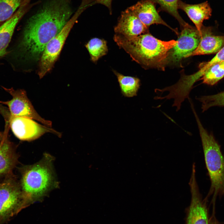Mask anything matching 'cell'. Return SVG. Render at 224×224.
Returning a JSON list of instances; mask_svg holds the SVG:
<instances>
[{"label": "cell", "instance_id": "obj_1", "mask_svg": "<svg viewBox=\"0 0 224 224\" xmlns=\"http://www.w3.org/2000/svg\"><path fill=\"white\" fill-rule=\"evenodd\" d=\"M72 0H45L28 20L15 47L7 51L10 63L17 60H38L48 42L73 16Z\"/></svg>", "mask_w": 224, "mask_h": 224}, {"label": "cell", "instance_id": "obj_2", "mask_svg": "<svg viewBox=\"0 0 224 224\" xmlns=\"http://www.w3.org/2000/svg\"><path fill=\"white\" fill-rule=\"evenodd\" d=\"M113 39L119 47L142 67L162 70L167 63L170 50L177 42L174 40L162 41L149 33L130 38L115 34Z\"/></svg>", "mask_w": 224, "mask_h": 224}, {"label": "cell", "instance_id": "obj_3", "mask_svg": "<svg viewBox=\"0 0 224 224\" xmlns=\"http://www.w3.org/2000/svg\"><path fill=\"white\" fill-rule=\"evenodd\" d=\"M54 158L44 153L41 159L19 168L21 191L28 206L42 201L50 192L59 187L53 166Z\"/></svg>", "mask_w": 224, "mask_h": 224}, {"label": "cell", "instance_id": "obj_4", "mask_svg": "<svg viewBox=\"0 0 224 224\" xmlns=\"http://www.w3.org/2000/svg\"><path fill=\"white\" fill-rule=\"evenodd\" d=\"M193 112L196 121L201 138L205 162L211 182L209 194L213 200L224 194V156L219 144L213 135L203 126L195 110Z\"/></svg>", "mask_w": 224, "mask_h": 224}, {"label": "cell", "instance_id": "obj_5", "mask_svg": "<svg viewBox=\"0 0 224 224\" xmlns=\"http://www.w3.org/2000/svg\"><path fill=\"white\" fill-rule=\"evenodd\" d=\"M27 207L14 173L0 181V224L7 222Z\"/></svg>", "mask_w": 224, "mask_h": 224}, {"label": "cell", "instance_id": "obj_6", "mask_svg": "<svg viewBox=\"0 0 224 224\" xmlns=\"http://www.w3.org/2000/svg\"><path fill=\"white\" fill-rule=\"evenodd\" d=\"M83 10L80 6L61 31L46 45L40 58L38 72L40 78L52 69L70 30Z\"/></svg>", "mask_w": 224, "mask_h": 224}, {"label": "cell", "instance_id": "obj_7", "mask_svg": "<svg viewBox=\"0 0 224 224\" xmlns=\"http://www.w3.org/2000/svg\"><path fill=\"white\" fill-rule=\"evenodd\" d=\"M4 89L12 96L11 100L2 102L7 106L10 116L31 118L47 126L52 127V122L42 118L35 110L25 91L23 89L15 90L13 88Z\"/></svg>", "mask_w": 224, "mask_h": 224}, {"label": "cell", "instance_id": "obj_8", "mask_svg": "<svg viewBox=\"0 0 224 224\" xmlns=\"http://www.w3.org/2000/svg\"><path fill=\"white\" fill-rule=\"evenodd\" d=\"M8 124L15 136L22 141H33L48 133L59 137L61 135V133L51 127L40 124L28 118L10 116Z\"/></svg>", "mask_w": 224, "mask_h": 224}, {"label": "cell", "instance_id": "obj_9", "mask_svg": "<svg viewBox=\"0 0 224 224\" xmlns=\"http://www.w3.org/2000/svg\"><path fill=\"white\" fill-rule=\"evenodd\" d=\"M189 185L191 199L190 205L186 210V224H209L207 199H203L199 192L194 166L192 167Z\"/></svg>", "mask_w": 224, "mask_h": 224}, {"label": "cell", "instance_id": "obj_10", "mask_svg": "<svg viewBox=\"0 0 224 224\" xmlns=\"http://www.w3.org/2000/svg\"><path fill=\"white\" fill-rule=\"evenodd\" d=\"M201 38V34L195 28L188 24L182 28L175 45L170 50L167 60L169 62H179L195 50Z\"/></svg>", "mask_w": 224, "mask_h": 224}, {"label": "cell", "instance_id": "obj_11", "mask_svg": "<svg viewBox=\"0 0 224 224\" xmlns=\"http://www.w3.org/2000/svg\"><path fill=\"white\" fill-rule=\"evenodd\" d=\"M28 0L22 4L13 16L0 26V61L5 57L15 29L18 23L30 9L39 4L38 1L31 3Z\"/></svg>", "mask_w": 224, "mask_h": 224}, {"label": "cell", "instance_id": "obj_12", "mask_svg": "<svg viewBox=\"0 0 224 224\" xmlns=\"http://www.w3.org/2000/svg\"><path fill=\"white\" fill-rule=\"evenodd\" d=\"M148 28L128 8L121 13L114 31L116 34L130 38L148 33Z\"/></svg>", "mask_w": 224, "mask_h": 224}, {"label": "cell", "instance_id": "obj_13", "mask_svg": "<svg viewBox=\"0 0 224 224\" xmlns=\"http://www.w3.org/2000/svg\"><path fill=\"white\" fill-rule=\"evenodd\" d=\"M6 134L0 142V181L13 174L18 163L16 147Z\"/></svg>", "mask_w": 224, "mask_h": 224}, {"label": "cell", "instance_id": "obj_14", "mask_svg": "<svg viewBox=\"0 0 224 224\" xmlns=\"http://www.w3.org/2000/svg\"><path fill=\"white\" fill-rule=\"evenodd\" d=\"M156 4L149 0H141L128 8L147 27L152 24H162L177 32L168 25L161 18L156 8Z\"/></svg>", "mask_w": 224, "mask_h": 224}, {"label": "cell", "instance_id": "obj_15", "mask_svg": "<svg viewBox=\"0 0 224 224\" xmlns=\"http://www.w3.org/2000/svg\"><path fill=\"white\" fill-rule=\"evenodd\" d=\"M201 32V38L198 47L185 58L217 53L224 46V35H213L211 27L203 26Z\"/></svg>", "mask_w": 224, "mask_h": 224}, {"label": "cell", "instance_id": "obj_16", "mask_svg": "<svg viewBox=\"0 0 224 224\" xmlns=\"http://www.w3.org/2000/svg\"><path fill=\"white\" fill-rule=\"evenodd\" d=\"M178 9L182 10L186 14L201 34L203 21L208 19L212 15V9L208 2L206 1L199 4H191L180 0Z\"/></svg>", "mask_w": 224, "mask_h": 224}, {"label": "cell", "instance_id": "obj_17", "mask_svg": "<svg viewBox=\"0 0 224 224\" xmlns=\"http://www.w3.org/2000/svg\"><path fill=\"white\" fill-rule=\"evenodd\" d=\"M121 93L125 97L130 98L136 96L140 86V80L138 77L124 75L115 70Z\"/></svg>", "mask_w": 224, "mask_h": 224}, {"label": "cell", "instance_id": "obj_18", "mask_svg": "<svg viewBox=\"0 0 224 224\" xmlns=\"http://www.w3.org/2000/svg\"><path fill=\"white\" fill-rule=\"evenodd\" d=\"M224 77V60L211 66L204 72L200 79L203 83L213 86Z\"/></svg>", "mask_w": 224, "mask_h": 224}, {"label": "cell", "instance_id": "obj_19", "mask_svg": "<svg viewBox=\"0 0 224 224\" xmlns=\"http://www.w3.org/2000/svg\"><path fill=\"white\" fill-rule=\"evenodd\" d=\"M85 46L89 53L91 60L94 63L106 55L108 51L106 41L97 38L91 39Z\"/></svg>", "mask_w": 224, "mask_h": 224}, {"label": "cell", "instance_id": "obj_20", "mask_svg": "<svg viewBox=\"0 0 224 224\" xmlns=\"http://www.w3.org/2000/svg\"><path fill=\"white\" fill-rule=\"evenodd\" d=\"M158 4L159 11L167 12L178 21L181 28L188 23L185 22L180 15L178 11V3L180 0H149Z\"/></svg>", "mask_w": 224, "mask_h": 224}, {"label": "cell", "instance_id": "obj_21", "mask_svg": "<svg viewBox=\"0 0 224 224\" xmlns=\"http://www.w3.org/2000/svg\"><path fill=\"white\" fill-rule=\"evenodd\" d=\"M28 0H0V23L11 17Z\"/></svg>", "mask_w": 224, "mask_h": 224}, {"label": "cell", "instance_id": "obj_22", "mask_svg": "<svg viewBox=\"0 0 224 224\" xmlns=\"http://www.w3.org/2000/svg\"><path fill=\"white\" fill-rule=\"evenodd\" d=\"M202 103V112L213 106L224 107V91L216 94L204 96L196 98Z\"/></svg>", "mask_w": 224, "mask_h": 224}, {"label": "cell", "instance_id": "obj_23", "mask_svg": "<svg viewBox=\"0 0 224 224\" xmlns=\"http://www.w3.org/2000/svg\"><path fill=\"white\" fill-rule=\"evenodd\" d=\"M224 60V46L210 60L201 63L199 65V70L193 74L198 80L201 78L205 71L212 64Z\"/></svg>", "mask_w": 224, "mask_h": 224}, {"label": "cell", "instance_id": "obj_24", "mask_svg": "<svg viewBox=\"0 0 224 224\" xmlns=\"http://www.w3.org/2000/svg\"><path fill=\"white\" fill-rule=\"evenodd\" d=\"M112 0H95L97 3L102 4L106 6L111 12V2Z\"/></svg>", "mask_w": 224, "mask_h": 224}, {"label": "cell", "instance_id": "obj_25", "mask_svg": "<svg viewBox=\"0 0 224 224\" xmlns=\"http://www.w3.org/2000/svg\"><path fill=\"white\" fill-rule=\"evenodd\" d=\"M209 224H224V223L219 222L213 216L209 220Z\"/></svg>", "mask_w": 224, "mask_h": 224}, {"label": "cell", "instance_id": "obj_26", "mask_svg": "<svg viewBox=\"0 0 224 224\" xmlns=\"http://www.w3.org/2000/svg\"><path fill=\"white\" fill-rule=\"evenodd\" d=\"M7 108L0 105V114L2 116H5L7 113Z\"/></svg>", "mask_w": 224, "mask_h": 224}, {"label": "cell", "instance_id": "obj_27", "mask_svg": "<svg viewBox=\"0 0 224 224\" xmlns=\"http://www.w3.org/2000/svg\"><path fill=\"white\" fill-rule=\"evenodd\" d=\"M5 134H2L0 132V142L2 140L4 137Z\"/></svg>", "mask_w": 224, "mask_h": 224}, {"label": "cell", "instance_id": "obj_28", "mask_svg": "<svg viewBox=\"0 0 224 224\" xmlns=\"http://www.w3.org/2000/svg\"><path fill=\"white\" fill-rule=\"evenodd\" d=\"M2 23H0V26L1 25Z\"/></svg>", "mask_w": 224, "mask_h": 224}]
</instances>
